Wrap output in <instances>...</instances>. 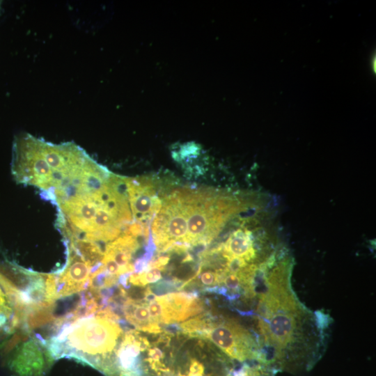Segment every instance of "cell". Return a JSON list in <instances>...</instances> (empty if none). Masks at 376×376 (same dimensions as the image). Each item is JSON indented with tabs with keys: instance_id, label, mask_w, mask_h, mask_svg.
Wrapping results in <instances>:
<instances>
[{
	"instance_id": "obj_7",
	"label": "cell",
	"mask_w": 376,
	"mask_h": 376,
	"mask_svg": "<svg viewBox=\"0 0 376 376\" xmlns=\"http://www.w3.org/2000/svg\"><path fill=\"white\" fill-rule=\"evenodd\" d=\"M127 193L134 221L146 228L160 210L162 201L153 181L148 178H127Z\"/></svg>"
},
{
	"instance_id": "obj_3",
	"label": "cell",
	"mask_w": 376,
	"mask_h": 376,
	"mask_svg": "<svg viewBox=\"0 0 376 376\" xmlns=\"http://www.w3.org/2000/svg\"><path fill=\"white\" fill-rule=\"evenodd\" d=\"M180 327L189 336L210 340L233 359L239 361L252 359L263 361L257 336L235 319H217L203 314L181 324Z\"/></svg>"
},
{
	"instance_id": "obj_9",
	"label": "cell",
	"mask_w": 376,
	"mask_h": 376,
	"mask_svg": "<svg viewBox=\"0 0 376 376\" xmlns=\"http://www.w3.org/2000/svg\"><path fill=\"white\" fill-rule=\"evenodd\" d=\"M92 266L76 251L68 246V261L64 269L55 275L56 299L77 293L88 288Z\"/></svg>"
},
{
	"instance_id": "obj_10",
	"label": "cell",
	"mask_w": 376,
	"mask_h": 376,
	"mask_svg": "<svg viewBox=\"0 0 376 376\" xmlns=\"http://www.w3.org/2000/svg\"><path fill=\"white\" fill-rule=\"evenodd\" d=\"M122 311L127 321L136 329L150 334L162 332L161 327L152 320L144 299L125 298Z\"/></svg>"
},
{
	"instance_id": "obj_4",
	"label": "cell",
	"mask_w": 376,
	"mask_h": 376,
	"mask_svg": "<svg viewBox=\"0 0 376 376\" xmlns=\"http://www.w3.org/2000/svg\"><path fill=\"white\" fill-rule=\"evenodd\" d=\"M151 230L158 251L188 249L187 217L180 188L173 189L163 198Z\"/></svg>"
},
{
	"instance_id": "obj_1",
	"label": "cell",
	"mask_w": 376,
	"mask_h": 376,
	"mask_svg": "<svg viewBox=\"0 0 376 376\" xmlns=\"http://www.w3.org/2000/svg\"><path fill=\"white\" fill-rule=\"evenodd\" d=\"M289 258L276 259L260 274L262 288L256 309L257 335L263 362L283 366L316 356L328 326L323 314L314 315L292 290Z\"/></svg>"
},
{
	"instance_id": "obj_5",
	"label": "cell",
	"mask_w": 376,
	"mask_h": 376,
	"mask_svg": "<svg viewBox=\"0 0 376 376\" xmlns=\"http://www.w3.org/2000/svg\"><path fill=\"white\" fill-rule=\"evenodd\" d=\"M8 352L6 364L15 376H43L54 359L45 341L29 332L15 334Z\"/></svg>"
},
{
	"instance_id": "obj_11",
	"label": "cell",
	"mask_w": 376,
	"mask_h": 376,
	"mask_svg": "<svg viewBox=\"0 0 376 376\" xmlns=\"http://www.w3.org/2000/svg\"><path fill=\"white\" fill-rule=\"evenodd\" d=\"M221 252L226 258H239L247 263L256 257V250L251 238L250 231L246 229H238L220 245Z\"/></svg>"
},
{
	"instance_id": "obj_6",
	"label": "cell",
	"mask_w": 376,
	"mask_h": 376,
	"mask_svg": "<svg viewBox=\"0 0 376 376\" xmlns=\"http://www.w3.org/2000/svg\"><path fill=\"white\" fill-rule=\"evenodd\" d=\"M144 299L152 320L159 325L182 322L204 308L203 302L192 293L173 292L157 296L151 292Z\"/></svg>"
},
{
	"instance_id": "obj_13",
	"label": "cell",
	"mask_w": 376,
	"mask_h": 376,
	"mask_svg": "<svg viewBox=\"0 0 376 376\" xmlns=\"http://www.w3.org/2000/svg\"><path fill=\"white\" fill-rule=\"evenodd\" d=\"M0 315L5 316L8 319L13 318V313L11 304L6 295L3 293L0 286Z\"/></svg>"
},
{
	"instance_id": "obj_12",
	"label": "cell",
	"mask_w": 376,
	"mask_h": 376,
	"mask_svg": "<svg viewBox=\"0 0 376 376\" xmlns=\"http://www.w3.org/2000/svg\"><path fill=\"white\" fill-rule=\"evenodd\" d=\"M176 376H207L205 375L204 366L196 359H192L189 366L187 374L178 373Z\"/></svg>"
},
{
	"instance_id": "obj_2",
	"label": "cell",
	"mask_w": 376,
	"mask_h": 376,
	"mask_svg": "<svg viewBox=\"0 0 376 376\" xmlns=\"http://www.w3.org/2000/svg\"><path fill=\"white\" fill-rule=\"evenodd\" d=\"M123 336L117 321L95 313L63 325L45 343L54 359H74L111 376Z\"/></svg>"
},
{
	"instance_id": "obj_14",
	"label": "cell",
	"mask_w": 376,
	"mask_h": 376,
	"mask_svg": "<svg viewBox=\"0 0 376 376\" xmlns=\"http://www.w3.org/2000/svg\"><path fill=\"white\" fill-rule=\"evenodd\" d=\"M233 376H261V374L256 369L244 366L241 369L234 372Z\"/></svg>"
},
{
	"instance_id": "obj_8",
	"label": "cell",
	"mask_w": 376,
	"mask_h": 376,
	"mask_svg": "<svg viewBox=\"0 0 376 376\" xmlns=\"http://www.w3.org/2000/svg\"><path fill=\"white\" fill-rule=\"evenodd\" d=\"M150 347L148 339L138 331H127L115 352L111 376H141V353Z\"/></svg>"
}]
</instances>
